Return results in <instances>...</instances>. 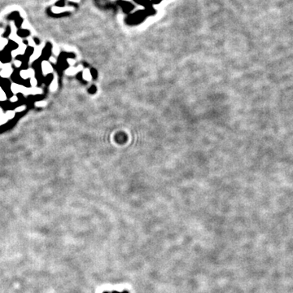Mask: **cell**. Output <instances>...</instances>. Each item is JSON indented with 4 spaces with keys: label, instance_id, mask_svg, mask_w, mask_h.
<instances>
[{
    "label": "cell",
    "instance_id": "obj_13",
    "mask_svg": "<svg viewBox=\"0 0 293 293\" xmlns=\"http://www.w3.org/2000/svg\"><path fill=\"white\" fill-rule=\"evenodd\" d=\"M11 33H12V29H11V27H10V26H8V27H7V29H6V30H5L4 32H3V36L4 38H6V37H9V36L11 35Z\"/></svg>",
    "mask_w": 293,
    "mask_h": 293
},
{
    "label": "cell",
    "instance_id": "obj_20",
    "mask_svg": "<svg viewBox=\"0 0 293 293\" xmlns=\"http://www.w3.org/2000/svg\"><path fill=\"white\" fill-rule=\"evenodd\" d=\"M56 6L59 7V8H63V7H64V0H60V1H59L58 3H56Z\"/></svg>",
    "mask_w": 293,
    "mask_h": 293
},
{
    "label": "cell",
    "instance_id": "obj_12",
    "mask_svg": "<svg viewBox=\"0 0 293 293\" xmlns=\"http://www.w3.org/2000/svg\"><path fill=\"white\" fill-rule=\"evenodd\" d=\"M50 91H55V90L57 89V80H56L55 77V79L53 80V82H52L51 84H50Z\"/></svg>",
    "mask_w": 293,
    "mask_h": 293
},
{
    "label": "cell",
    "instance_id": "obj_23",
    "mask_svg": "<svg viewBox=\"0 0 293 293\" xmlns=\"http://www.w3.org/2000/svg\"><path fill=\"white\" fill-rule=\"evenodd\" d=\"M2 67H3V64H2V61L0 60V68H2Z\"/></svg>",
    "mask_w": 293,
    "mask_h": 293
},
{
    "label": "cell",
    "instance_id": "obj_11",
    "mask_svg": "<svg viewBox=\"0 0 293 293\" xmlns=\"http://www.w3.org/2000/svg\"><path fill=\"white\" fill-rule=\"evenodd\" d=\"M6 117L8 118V120H10V119H13L14 117H15V111H8L6 114H5Z\"/></svg>",
    "mask_w": 293,
    "mask_h": 293
},
{
    "label": "cell",
    "instance_id": "obj_9",
    "mask_svg": "<svg viewBox=\"0 0 293 293\" xmlns=\"http://www.w3.org/2000/svg\"><path fill=\"white\" fill-rule=\"evenodd\" d=\"M7 100V95L3 88L0 86V101H5Z\"/></svg>",
    "mask_w": 293,
    "mask_h": 293
},
{
    "label": "cell",
    "instance_id": "obj_18",
    "mask_svg": "<svg viewBox=\"0 0 293 293\" xmlns=\"http://www.w3.org/2000/svg\"><path fill=\"white\" fill-rule=\"evenodd\" d=\"M35 105H36L37 107H44V106H46V102H44V101H38V102H36V103H35Z\"/></svg>",
    "mask_w": 293,
    "mask_h": 293
},
{
    "label": "cell",
    "instance_id": "obj_8",
    "mask_svg": "<svg viewBox=\"0 0 293 293\" xmlns=\"http://www.w3.org/2000/svg\"><path fill=\"white\" fill-rule=\"evenodd\" d=\"M7 122H8V118H7L6 116L3 113L2 109H0V125L5 124Z\"/></svg>",
    "mask_w": 293,
    "mask_h": 293
},
{
    "label": "cell",
    "instance_id": "obj_17",
    "mask_svg": "<svg viewBox=\"0 0 293 293\" xmlns=\"http://www.w3.org/2000/svg\"><path fill=\"white\" fill-rule=\"evenodd\" d=\"M25 106L21 105V106H20V107H18V108H17L15 109V112H16V113H21V112H23V111H25Z\"/></svg>",
    "mask_w": 293,
    "mask_h": 293
},
{
    "label": "cell",
    "instance_id": "obj_15",
    "mask_svg": "<svg viewBox=\"0 0 293 293\" xmlns=\"http://www.w3.org/2000/svg\"><path fill=\"white\" fill-rule=\"evenodd\" d=\"M29 83H30V86H32L33 88L37 87V85H38V81H37V79H36L35 77H33V78H31V79H30Z\"/></svg>",
    "mask_w": 293,
    "mask_h": 293
},
{
    "label": "cell",
    "instance_id": "obj_1",
    "mask_svg": "<svg viewBox=\"0 0 293 293\" xmlns=\"http://www.w3.org/2000/svg\"><path fill=\"white\" fill-rule=\"evenodd\" d=\"M12 68L10 64H5L3 65L2 69L0 71V76L3 78H8L12 73Z\"/></svg>",
    "mask_w": 293,
    "mask_h": 293
},
{
    "label": "cell",
    "instance_id": "obj_16",
    "mask_svg": "<svg viewBox=\"0 0 293 293\" xmlns=\"http://www.w3.org/2000/svg\"><path fill=\"white\" fill-rule=\"evenodd\" d=\"M27 71H28L29 77L30 79L34 77V76H35V71H34L33 68H29V69H27Z\"/></svg>",
    "mask_w": 293,
    "mask_h": 293
},
{
    "label": "cell",
    "instance_id": "obj_4",
    "mask_svg": "<svg viewBox=\"0 0 293 293\" xmlns=\"http://www.w3.org/2000/svg\"><path fill=\"white\" fill-rule=\"evenodd\" d=\"M24 86H21V85H19V84L17 83H12L11 85V91L13 93V94H17V93H21L22 90H23Z\"/></svg>",
    "mask_w": 293,
    "mask_h": 293
},
{
    "label": "cell",
    "instance_id": "obj_6",
    "mask_svg": "<svg viewBox=\"0 0 293 293\" xmlns=\"http://www.w3.org/2000/svg\"><path fill=\"white\" fill-rule=\"evenodd\" d=\"M17 34L19 38H26V37H28L29 35V31L28 29H21L17 30Z\"/></svg>",
    "mask_w": 293,
    "mask_h": 293
},
{
    "label": "cell",
    "instance_id": "obj_7",
    "mask_svg": "<svg viewBox=\"0 0 293 293\" xmlns=\"http://www.w3.org/2000/svg\"><path fill=\"white\" fill-rule=\"evenodd\" d=\"M20 17H21V16H20V14H19L18 12H11L9 14L8 17V19L9 21H15L17 18H19Z\"/></svg>",
    "mask_w": 293,
    "mask_h": 293
},
{
    "label": "cell",
    "instance_id": "obj_2",
    "mask_svg": "<svg viewBox=\"0 0 293 293\" xmlns=\"http://www.w3.org/2000/svg\"><path fill=\"white\" fill-rule=\"evenodd\" d=\"M42 48H43V46H37L34 47V52H33V54H32V55L29 58L30 62H33V61L36 60L37 59H38L41 56V55L42 54Z\"/></svg>",
    "mask_w": 293,
    "mask_h": 293
},
{
    "label": "cell",
    "instance_id": "obj_5",
    "mask_svg": "<svg viewBox=\"0 0 293 293\" xmlns=\"http://www.w3.org/2000/svg\"><path fill=\"white\" fill-rule=\"evenodd\" d=\"M27 48H28V47L26 46V43L22 42L21 45H19L18 48L17 49V53H18V55H23L24 54H25Z\"/></svg>",
    "mask_w": 293,
    "mask_h": 293
},
{
    "label": "cell",
    "instance_id": "obj_21",
    "mask_svg": "<svg viewBox=\"0 0 293 293\" xmlns=\"http://www.w3.org/2000/svg\"><path fill=\"white\" fill-rule=\"evenodd\" d=\"M17 100H18V98H17V95H13V96H12L10 98V101H11L12 103H15V102H17Z\"/></svg>",
    "mask_w": 293,
    "mask_h": 293
},
{
    "label": "cell",
    "instance_id": "obj_3",
    "mask_svg": "<svg viewBox=\"0 0 293 293\" xmlns=\"http://www.w3.org/2000/svg\"><path fill=\"white\" fill-rule=\"evenodd\" d=\"M53 71V68L50 65V64L47 61H42V72L43 75L46 76L49 74Z\"/></svg>",
    "mask_w": 293,
    "mask_h": 293
},
{
    "label": "cell",
    "instance_id": "obj_10",
    "mask_svg": "<svg viewBox=\"0 0 293 293\" xmlns=\"http://www.w3.org/2000/svg\"><path fill=\"white\" fill-rule=\"evenodd\" d=\"M20 76H21V78L24 80H26L28 79V78H29V74H28V71H27V70H21V71L20 72Z\"/></svg>",
    "mask_w": 293,
    "mask_h": 293
},
{
    "label": "cell",
    "instance_id": "obj_14",
    "mask_svg": "<svg viewBox=\"0 0 293 293\" xmlns=\"http://www.w3.org/2000/svg\"><path fill=\"white\" fill-rule=\"evenodd\" d=\"M23 21H23V18L20 17L15 21V25H16L17 27H21V25L23 24Z\"/></svg>",
    "mask_w": 293,
    "mask_h": 293
},
{
    "label": "cell",
    "instance_id": "obj_19",
    "mask_svg": "<svg viewBox=\"0 0 293 293\" xmlns=\"http://www.w3.org/2000/svg\"><path fill=\"white\" fill-rule=\"evenodd\" d=\"M21 64H22V62H21L20 59H15V60H14V65H15V67L20 68L21 66Z\"/></svg>",
    "mask_w": 293,
    "mask_h": 293
},
{
    "label": "cell",
    "instance_id": "obj_22",
    "mask_svg": "<svg viewBox=\"0 0 293 293\" xmlns=\"http://www.w3.org/2000/svg\"><path fill=\"white\" fill-rule=\"evenodd\" d=\"M50 62H53V63H55L56 59L54 58V57H50Z\"/></svg>",
    "mask_w": 293,
    "mask_h": 293
}]
</instances>
